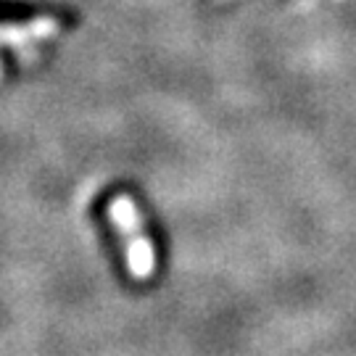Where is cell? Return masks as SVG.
I'll return each instance as SVG.
<instances>
[{"instance_id": "6da1fadb", "label": "cell", "mask_w": 356, "mask_h": 356, "mask_svg": "<svg viewBox=\"0 0 356 356\" xmlns=\"http://www.w3.org/2000/svg\"><path fill=\"white\" fill-rule=\"evenodd\" d=\"M108 222L116 227L124 256H127V269L135 280H148L156 275V248L145 235L143 227V214L138 204L129 195H116L108 204Z\"/></svg>"}, {"instance_id": "7a4b0ae2", "label": "cell", "mask_w": 356, "mask_h": 356, "mask_svg": "<svg viewBox=\"0 0 356 356\" xmlns=\"http://www.w3.org/2000/svg\"><path fill=\"white\" fill-rule=\"evenodd\" d=\"M58 32V22L51 16H38L29 22H6L0 24V48L11 45L16 51H29L42 40L53 38Z\"/></svg>"}]
</instances>
